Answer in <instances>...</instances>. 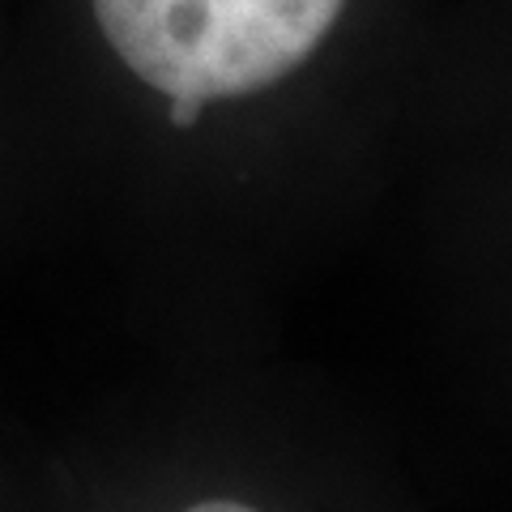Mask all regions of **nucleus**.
I'll return each instance as SVG.
<instances>
[{
	"label": "nucleus",
	"instance_id": "obj_3",
	"mask_svg": "<svg viewBox=\"0 0 512 512\" xmlns=\"http://www.w3.org/2000/svg\"><path fill=\"white\" fill-rule=\"evenodd\" d=\"M188 512H256V508L239 504V500H201V504H192Z\"/></svg>",
	"mask_w": 512,
	"mask_h": 512
},
{
	"label": "nucleus",
	"instance_id": "obj_1",
	"mask_svg": "<svg viewBox=\"0 0 512 512\" xmlns=\"http://www.w3.org/2000/svg\"><path fill=\"white\" fill-rule=\"evenodd\" d=\"M128 69L167 99H239L291 77L346 0H90Z\"/></svg>",
	"mask_w": 512,
	"mask_h": 512
},
{
	"label": "nucleus",
	"instance_id": "obj_2",
	"mask_svg": "<svg viewBox=\"0 0 512 512\" xmlns=\"http://www.w3.org/2000/svg\"><path fill=\"white\" fill-rule=\"evenodd\" d=\"M201 107L205 103H197V99H171V124L175 128H192L201 120Z\"/></svg>",
	"mask_w": 512,
	"mask_h": 512
}]
</instances>
